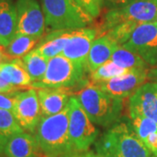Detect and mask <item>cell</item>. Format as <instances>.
I'll return each instance as SVG.
<instances>
[{
  "label": "cell",
  "mask_w": 157,
  "mask_h": 157,
  "mask_svg": "<svg viewBox=\"0 0 157 157\" xmlns=\"http://www.w3.org/2000/svg\"><path fill=\"white\" fill-rule=\"evenodd\" d=\"M35 138L45 157H69L76 154L69 135V107L52 116H42Z\"/></svg>",
  "instance_id": "1"
},
{
  "label": "cell",
  "mask_w": 157,
  "mask_h": 157,
  "mask_svg": "<svg viewBox=\"0 0 157 157\" xmlns=\"http://www.w3.org/2000/svg\"><path fill=\"white\" fill-rule=\"evenodd\" d=\"M96 154L104 157H151L150 150L137 136L131 123L117 122L95 143Z\"/></svg>",
  "instance_id": "2"
},
{
  "label": "cell",
  "mask_w": 157,
  "mask_h": 157,
  "mask_svg": "<svg viewBox=\"0 0 157 157\" xmlns=\"http://www.w3.org/2000/svg\"><path fill=\"white\" fill-rule=\"evenodd\" d=\"M90 120L101 127L119 122L123 108V100L108 94L95 84L86 85L75 96Z\"/></svg>",
  "instance_id": "3"
},
{
  "label": "cell",
  "mask_w": 157,
  "mask_h": 157,
  "mask_svg": "<svg viewBox=\"0 0 157 157\" xmlns=\"http://www.w3.org/2000/svg\"><path fill=\"white\" fill-rule=\"evenodd\" d=\"M45 27L52 31L86 28L94 21L75 0H42Z\"/></svg>",
  "instance_id": "4"
},
{
  "label": "cell",
  "mask_w": 157,
  "mask_h": 157,
  "mask_svg": "<svg viewBox=\"0 0 157 157\" xmlns=\"http://www.w3.org/2000/svg\"><path fill=\"white\" fill-rule=\"evenodd\" d=\"M85 67L76 65L63 55H58L48 60V66L43 78L34 82V88H63L69 89L84 85Z\"/></svg>",
  "instance_id": "5"
},
{
  "label": "cell",
  "mask_w": 157,
  "mask_h": 157,
  "mask_svg": "<svg viewBox=\"0 0 157 157\" xmlns=\"http://www.w3.org/2000/svg\"><path fill=\"white\" fill-rule=\"evenodd\" d=\"M157 22V0H133L126 6L113 8L107 12L101 25V33L120 24ZM103 34V35H104Z\"/></svg>",
  "instance_id": "6"
},
{
  "label": "cell",
  "mask_w": 157,
  "mask_h": 157,
  "mask_svg": "<svg viewBox=\"0 0 157 157\" xmlns=\"http://www.w3.org/2000/svg\"><path fill=\"white\" fill-rule=\"evenodd\" d=\"M68 107L69 135L73 150L76 154L87 151L97 140L99 130L75 96H71Z\"/></svg>",
  "instance_id": "7"
},
{
  "label": "cell",
  "mask_w": 157,
  "mask_h": 157,
  "mask_svg": "<svg viewBox=\"0 0 157 157\" xmlns=\"http://www.w3.org/2000/svg\"><path fill=\"white\" fill-rule=\"evenodd\" d=\"M121 46L139 55L148 66L157 67V22L140 24Z\"/></svg>",
  "instance_id": "8"
},
{
  "label": "cell",
  "mask_w": 157,
  "mask_h": 157,
  "mask_svg": "<svg viewBox=\"0 0 157 157\" xmlns=\"http://www.w3.org/2000/svg\"><path fill=\"white\" fill-rule=\"evenodd\" d=\"M12 113L24 130L35 133L42 118L38 93L36 89L17 92Z\"/></svg>",
  "instance_id": "9"
},
{
  "label": "cell",
  "mask_w": 157,
  "mask_h": 157,
  "mask_svg": "<svg viewBox=\"0 0 157 157\" xmlns=\"http://www.w3.org/2000/svg\"><path fill=\"white\" fill-rule=\"evenodd\" d=\"M17 34L41 38L45 30L44 12L37 0H17Z\"/></svg>",
  "instance_id": "10"
},
{
  "label": "cell",
  "mask_w": 157,
  "mask_h": 157,
  "mask_svg": "<svg viewBox=\"0 0 157 157\" xmlns=\"http://www.w3.org/2000/svg\"><path fill=\"white\" fill-rule=\"evenodd\" d=\"M148 76L147 68L134 69L97 86L108 94L123 100L134 94L145 84Z\"/></svg>",
  "instance_id": "11"
},
{
  "label": "cell",
  "mask_w": 157,
  "mask_h": 157,
  "mask_svg": "<svg viewBox=\"0 0 157 157\" xmlns=\"http://www.w3.org/2000/svg\"><path fill=\"white\" fill-rule=\"evenodd\" d=\"M96 29L86 28L72 30L70 38L61 55L72 60L76 65L85 67L91 46L97 38Z\"/></svg>",
  "instance_id": "12"
},
{
  "label": "cell",
  "mask_w": 157,
  "mask_h": 157,
  "mask_svg": "<svg viewBox=\"0 0 157 157\" xmlns=\"http://www.w3.org/2000/svg\"><path fill=\"white\" fill-rule=\"evenodd\" d=\"M129 115L150 118L157 123V83H145L129 97Z\"/></svg>",
  "instance_id": "13"
},
{
  "label": "cell",
  "mask_w": 157,
  "mask_h": 157,
  "mask_svg": "<svg viewBox=\"0 0 157 157\" xmlns=\"http://www.w3.org/2000/svg\"><path fill=\"white\" fill-rule=\"evenodd\" d=\"M119 46L120 45L107 33L97 38L91 46L86 61V72L92 73L97 68L109 61Z\"/></svg>",
  "instance_id": "14"
},
{
  "label": "cell",
  "mask_w": 157,
  "mask_h": 157,
  "mask_svg": "<svg viewBox=\"0 0 157 157\" xmlns=\"http://www.w3.org/2000/svg\"><path fill=\"white\" fill-rule=\"evenodd\" d=\"M39 105L42 116H52L62 112L67 107L70 100L68 89L63 88H39Z\"/></svg>",
  "instance_id": "15"
},
{
  "label": "cell",
  "mask_w": 157,
  "mask_h": 157,
  "mask_svg": "<svg viewBox=\"0 0 157 157\" xmlns=\"http://www.w3.org/2000/svg\"><path fill=\"white\" fill-rule=\"evenodd\" d=\"M39 151L35 136L22 132L7 139L4 153L6 157H38Z\"/></svg>",
  "instance_id": "16"
},
{
  "label": "cell",
  "mask_w": 157,
  "mask_h": 157,
  "mask_svg": "<svg viewBox=\"0 0 157 157\" xmlns=\"http://www.w3.org/2000/svg\"><path fill=\"white\" fill-rule=\"evenodd\" d=\"M17 10L11 1H0V45L6 47L17 35Z\"/></svg>",
  "instance_id": "17"
},
{
  "label": "cell",
  "mask_w": 157,
  "mask_h": 157,
  "mask_svg": "<svg viewBox=\"0 0 157 157\" xmlns=\"http://www.w3.org/2000/svg\"><path fill=\"white\" fill-rule=\"evenodd\" d=\"M72 30L52 31L45 39H41L35 50L48 60L60 55L67 44Z\"/></svg>",
  "instance_id": "18"
},
{
  "label": "cell",
  "mask_w": 157,
  "mask_h": 157,
  "mask_svg": "<svg viewBox=\"0 0 157 157\" xmlns=\"http://www.w3.org/2000/svg\"><path fill=\"white\" fill-rule=\"evenodd\" d=\"M0 76L7 83L20 87H27L33 84V80L25 69L21 59H12L0 66Z\"/></svg>",
  "instance_id": "19"
},
{
  "label": "cell",
  "mask_w": 157,
  "mask_h": 157,
  "mask_svg": "<svg viewBox=\"0 0 157 157\" xmlns=\"http://www.w3.org/2000/svg\"><path fill=\"white\" fill-rule=\"evenodd\" d=\"M22 61L25 69L33 80V83L39 82L43 78L48 66L47 59L33 49L28 54L23 57Z\"/></svg>",
  "instance_id": "20"
},
{
  "label": "cell",
  "mask_w": 157,
  "mask_h": 157,
  "mask_svg": "<svg viewBox=\"0 0 157 157\" xmlns=\"http://www.w3.org/2000/svg\"><path fill=\"white\" fill-rule=\"evenodd\" d=\"M39 40L41 39L38 37L17 34L10 45L5 48L11 59H21L33 50Z\"/></svg>",
  "instance_id": "21"
},
{
  "label": "cell",
  "mask_w": 157,
  "mask_h": 157,
  "mask_svg": "<svg viewBox=\"0 0 157 157\" xmlns=\"http://www.w3.org/2000/svg\"><path fill=\"white\" fill-rule=\"evenodd\" d=\"M120 67L126 70H134V69H147L148 65L143 60L142 58L134 52L119 46L114 53L113 54L111 59Z\"/></svg>",
  "instance_id": "22"
},
{
  "label": "cell",
  "mask_w": 157,
  "mask_h": 157,
  "mask_svg": "<svg viewBox=\"0 0 157 157\" xmlns=\"http://www.w3.org/2000/svg\"><path fill=\"white\" fill-rule=\"evenodd\" d=\"M128 71V70L120 67L112 60H109L104 65H102L101 67L97 68L94 72L90 73V78L93 84L100 85L110 80L114 77H117L127 73Z\"/></svg>",
  "instance_id": "23"
},
{
  "label": "cell",
  "mask_w": 157,
  "mask_h": 157,
  "mask_svg": "<svg viewBox=\"0 0 157 157\" xmlns=\"http://www.w3.org/2000/svg\"><path fill=\"white\" fill-rule=\"evenodd\" d=\"M130 123L137 136L143 142L146 140L147 136L157 132V123L150 118L144 117L141 115H129Z\"/></svg>",
  "instance_id": "24"
},
{
  "label": "cell",
  "mask_w": 157,
  "mask_h": 157,
  "mask_svg": "<svg viewBox=\"0 0 157 157\" xmlns=\"http://www.w3.org/2000/svg\"><path fill=\"white\" fill-rule=\"evenodd\" d=\"M24 132L13 113L3 108H0V135H4L7 139L14 135Z\"/></svg>",
  "instance_id": "25"
},
{
  "label": "cell",
  "mask_w": 157,
  "mask_h": 157,
  "mask_svg": "<svg viewBox=\"0 0 157 157\" xmlns=\"http://www.w3.org/2000/svg\"><path fill=\"white\" fill-rule=\"evenodd\" d=\"M138 25L139 24L135 22L122 23L114 26L111 30H109L107 34H108L118 45L121 46L128 40L133 32Z\"/></svg>",
  "instance_id": "26"
},
{
  "label": "cell",
  "mask_w": 157,
  "mask_h": 157,
  "mask_svg": "<svg viewBox=\"0 0 157 157\" xmlns=\"http://www.w3.org/2000/svg\"><path fill=\"white\" fill-rule=\"evenodd\" d=\"M93 17H98L103 6V0H75Z\"/></svg>",
  "instance_id": "27"
},
{
  "label": "cell",
  "mask_w": 157,
  "mask_h": 157,
  "mask_svg": "<svg viewBox=\"0 0 157 157\" xmlns=\"http://www.w3.org/2000/svg\"><path fill=\"white\" fill-rule=\"evenodd\" d=\"M17 92L11 94H0V108L9 110L12 113L15 104V96Z\"/></svg>",
  "instance_id": "28"
},
{
  "label": "cell",
  "mask_w": 157,
  "mask_h": 157,
  "mask_svg": "<svg viewBox=\"0 0 157 157\" xmlns=\"http://www.w3.org/2000/svg\"><path fill=\"white\" fill-rule=\"evenodd\" d=\"M144 144L153 155H157V132L152 133L148 135L144 141Z\"/></svg>",
  "instance_id": "29"
},
{
  "label": "cell",
  "mask_w": 157,
  "mask_h": 157,
  "mask_svg": "<svg viewBox=\"0 0 157 157\" xmlns=\"http://www.w3.org/2000/svg\"><path fill=\"white\" fill-rule=\"evenodd\" d=\"M18 89L19 88L7 83L0 76V94H11V93L17 92Z\"/></svg>",
  "instance_id": "30"
},
{
  "label": "cell",
  "mask_w": 157,
  "mask_h": 157,
  "mask_svg": "<svg viewBox=\"0 0 157 157\" xmlns=\"http://www.w3.org/2000/svg\"><path fill=\"white\" fill-rule=\"evenodd\" d=\"M11 59H11L10 56L7 54L6 48H5L4 46L0 45V66H1L2 64H4V63L10 61Z\"/></svg>",
  "instance_id": "31"
},
{
  "label": "cell",
  "mask_w": 157,
  "mask_h": 157,
  "mask_svg": "<svg viewBox=\"0 0 157 157\" xmlns=\"http://www.w3.org/2000/svg\"><path fill=\"white\" fill-rule=\"evenodd\" d=\"M106 1L110 3L113 6H116V7H121V6L128 5L130 2H132L133 0H106Z\"/></svg>",
  "instance_id": "32"
},
{
  "label": "cell",
  "mask_w": 157,
  "mask_h": 157,
  "mask_svg": "<svg viewBox=\"0 0 157 157\" xmlns=\"http://www.w3.org/2000/svg\"><path fill=\"white\" fill-rule=\"evenodd\" d=\"M69 157H96V154H94L92 152H90V153H77V154H73Z\"/></svg>",
  "instance_id": "33"
},
{
  "label": "cell",
  "mask_w": 157,
  "mask_h": 157,
  "mask_svg": "<svg viewBox=\"0 0 157 157\" xmlns=\"http://www.w3.org/2000/svg\"><path fill=\"white\" fill-rule=\"evenodd\" d=\"M6 142H7V138L5 137L4 135H0V155L5 150Z\"/></svg>",
  "instance_id": "34"
},
{
  "label": "cell",
  "mask_w": 157,
  "mask_h": 157,
  "mask_svg": "<svg viewBox=\"0 0 157 157\" xmlns=\"http://www.w3.org/2000/svg\"><path fill=\"white\" fill-rule=\"evenodd\" d=\"M96 157H104V156H102V155H100L96 154Z\"/></svg>",
  "instance_id": "35"
},
{
  "label": "cell",
  "mask_w": 157,
  "mask_h": 157,
  "mask_svg": "<svg viewBox=\"0 0 157 157\" xmlns=\"http://www.w3.org/2000/svg\"><path fill=\"white\" fill-rule=\"evenodd\" d=\"M151 157H157V155H153Z\"/></svg>",
  "instance_id": "36"
},
{
  "label": "cell",
  "mask_w": 157,
  "mask_h": 157,
  "mask_svg": "<svg viewBox=\"0 0 157 157\" xmlns=\"http://www.w3.org/2000/svg\"><path fill=\"white\" fill-rule=\"evenodd\" d=\"M0 1H10V0H0Z\"/></svg>",
  "instance_id": "37"
}]
</instances>
